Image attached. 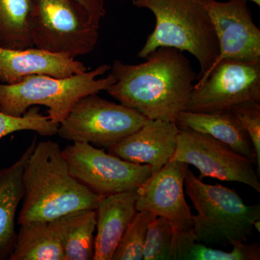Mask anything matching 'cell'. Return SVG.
Listing matches in <instances>:
<instances>
[{
    "instance_id": "cell-24",
    "label": "cell",
    "mask_w": 260,
    "mask_h": 260,
    "mask_svg": "<svg viewBox=\"0 0 260 260\" xmlns=\"http://www.w3.org/2000/svg\"><path fill=\"white\" fill-rule=\"evenodd\" d=\"M172 238L170 223L162 217L155 216L149 223L143 260H169Z\"/></svg>"
},
{
    "instance_id": "cell-8",
    "label": "cell",
    "mask_w": 260,
    "mask_h": 260,
    "mask_svg": "<svg viewBox=\"0 0 260 260\" xmlns=\"http://www.w3.org/2000/svg\"><path fill=\"white\" fill-rule=\"evenodd\" d=\"M61 153L71 175L100 196L136 191L153 173L148 164L126 161L87 143L75 142Z\"/></svg>"
},
{
    "instance_id": "cell-1",
    "label": "cell",
    "mask_w": 260,
    "mask_h": 260,
    "mask_svg": "<svg viewBox=\"0 0 260 260\" xmlns=\"http://www.w3.org/2000/svg\"><path fill=\"white\" fill-rule=\"evenodd\" d=\"M145 59L138 64L114 61L110 74L116 81L107 91L149 119L176 123L186 110L198 75L182 51L174 48L159 47Z\"/></svg>"
},
{
    "instance_id": "cell-19",
    "label": "cell",
    "mask_w": 260,
    "mask_h": 260,
    "mask_svg": "<svg viewBox=\"0 0 260 260\" xmlns=\"http://www.w3.org/2000/svg\"><path fill=\"white\" fill-rule=\"evenodd\" d=\"M231 251L208 247L197 240L192 229H173L172 248L169 260H259L260 248L257 243H238Z\"/></svg>"
},
{
    "instance_id": "cell-13",
    "label": "cell",
    "mask_w": 260,
    "mask_h": 260,
    "mask_svg": "<svg viewBox=\"0 0 260 260\" xmlns=\"http://www.w3.org/2000/svg\"><path fill=\"white\" fill-rule=\"evenodd\" d=\"M179 132L176 123L148 119L139 129L108 150L126 161L148 164L152 172H156L172 159Z\"/></svg>"
},
{
    "instance_id": "cell-25",
    "label": "cell",
    "mask_w": 260,
    "mask_h": 260,
    "mask_svg": "<svg viewBox=\"0 0 260 260\" xmlns=\"http://www.w3.org/2000/svg\"><path fill=\"white\" fill-rule=\"evenodd\" d=\"M247 133L256 155L258 175L260 173V102H246L231 109Z\"/></svg>"
},
{
    "instance_id": "cell-23",
    "label": "cell",
    "mask_w": 260,
    "mask_h": 260,
    "mask_svg": "<svg viewBox=\"0 0 260 260\" xmlns=\"http://www.w3.org/2000/svg\"><path fill=\"white\" fill-rule=\"evenodd\" d=\"M155 217L146 210L137 212L121 238L112 260H143L149 223Z\"/></svg>"
},
{
    "instance_id": "cell-22",
    "label": "cell",
    "mask_w": 260,
    "mask_h": 260,
    "mask_svg": "<svg viewBox=\"0 0 260 260\" xmlns=\"http://www.w3.org/2000/svg\"><path fill=\"white\" fill-rule=\"evenodd\" d=\"M58 126L49 116L42 115L40 108H29L23 116H14L0 112V139L15 132L34 131L43 137L57 134Z\"/></svg>"
},
{
    "instance_id": "cell-20",
    "label": "cell",
    "mask_w": 260,
    "mask_h": 260,
    "mask_svg": "<svg viewBox=\"0 0 260 260\" xmlns=\"http://www.w3.org/2000/svg\"><path fill=\"white\" fill-rule=\"evenodd\" d=\"M20 225L9 260H65L62 246L50 222Z\"/></svg>"
},
{
    "instance_id": "cell-26",
    "label": "cell",
    "mask_w": 260,
    "mask_h": 260,
    "mask_svg": "<svg viewBox=\"0 0 260 260\" xmlns=\"http://www.w3.org/2000/svg\"><path fill=\"white\" fill-rule=\"evenodd\" d=\"M88 12L93 23L99 28L106 15L105 0H75Z\"/></svg>"
},
{
    "instance_id": "cell-3",
    "label": "cell",
    "mask_w": 260,
    "mask_h": 260,
    "mask_svg": "<svg viewBox=\"0 0 260 260\" xmlns=\"http://www.w3.org/2000/svg\"><path fill=\"white\" fill-rule=\"evenodd\" d=\"M138 8H145L155 16V26L138 56L145 59L159 47L187 51L200 64L194 87L206 80L219 54L218 37L201 0H133Z\"/></svg>"
},
{
    "instance_id": "cell-10",
    "label": "cell",
    "mask_w": 260,
    "mask_h": 260,
    "mask_svg": "<svg viewBox=\"0 0 260 260\" xmlns=\"http://www.w3.org/2000/svg\"><path fill=\"white\" fill-rule=\"evenodd\" d=\"M253 102H260V62L225 59L214 67L204 83L194 87L186 111L228 112Z\"/></svg>"
},
{
    "instance_id": "cell-18",
    "label": "cell",
    "mask_w": 260,
    "mask_h": 260,
    "mask_svg": "<svg viewBox=\"0 0 260 260\" xmlns=\"http://www.w3.org/2000/svg\"><path fill=\"white\" fill-rule=\"evenodd\" d=\"M49 222L60 241L65 260L93 259L95 210H78Z\"/></svg>"
},
{
    "instance_id": "cell-12",
    "label": "cell",
    "mask_w": 260,
    "mask_h": 260,
    "mask_svg": "<svg viewBox=\"0 0 260 260\" xmlns=\"http://www.w3.org/2000/svg\"><path fill=\"white\" fill-rule=\"evenodd\" d=\"M189 166L170 160L137 189L138 211L146 210L170 223L174 230L192 229L193 215L185 199L184 179Z\"/></svg>"
},
{
    "instance_id": "cell-5",
    "label": "cell",
    "mask_w": 260,
    "mask_h": 260,
    "mask_svg": "<svg viewBox=\"0 0 260 260\" xmlns=\"http://www.w3.org/2000/svg\"><path fill=\"white\" fill-rule=\"evenodd\" d=\"M110 70L111 65L102 64L68 78L32 75L25 77L20 83H0V112L20 116L29 108L44 106L49 109L50 119L59 124L80 99L107 90L115 83L112 74L98 78Z\"/></svg>"
},
{
    "instance_id": "cell-15",
    "label": "cell",
    "mask_w": 260,
    "mask_h": 260,
    "mask_svg": "<svg viewBox=\"0 0 260 260\" xmlns=\"http://www.w3.org/2000/svg\"><path fill=\"white\" fill-rule=\"evenodd\" d=\"M138 192L103 197L98 205L93 260H112L121 238L136 215Z\"/></svg>"
},
{
    "instance_id": "cell-27",
    "label": "cell",
    "mask_w": 260,
    "mask_h": 260,
    "mask_svg": "<svg viewBox=\"0 0 260 260\" xmlns=\"http://www.w3.org/2000/svg\"><path fill=\"white\" fill-rule=\"evenodd\" d=\"M246 1L253 2V3H255V4L258 5V6H260V0H246Z\"/></svg>"
},
{
    "instance_id": "cell-21",
    "label": "cell",
    "mask_w": 260,
    "mask_h": 260,
    "mask_svg": "<svg viewBox=\"0 0 260 260\" xmlns=\"http://www.w3.org/2000/svg\"><path fill=\"white\" fill-rule=\"evenodd\" d=\"M35 0H0V47H34L29 23Z\"/></svg>"
},
{
    "instance_id": "cell-4",
    "label": "cell",
    "mask_w": 260,
    "mask_h": 260,
    "mask_svg": "<svg viewBox=\"0 0 260 260\" xmlns=\"http://www.w3.org/2000/svg\"><path fill=\"white\" fill-rule=\"evenodd\" d=\"M184 191L198 214L192 216V230L198 242L205 244L234 245L247 242L260 220L259 204L247 205L239 194L220 184H205L189 167Z\"/></svg>"
},
{
    "instance_id": "cell-14",
    "label": "cell",
    "mask_w": 260,
    "mask_h": 260,
    "mask_svg": "<svg viewBox=\"0 0 260 260\" xmlns=\"http://www.w3.org/2000/svg\"><path fill=\"white\" fill-rule=\"evenodd\" d=\"M87 71L81 61L35 47L24 49L0 47V83H20L25 77L45 75L68 78Z\"/></svg>"
},
{
    "instance_id": "cell-9",
    "label": "cell",
    "mask_w": 260,
    "mask_h": 260,
    "mask_svg": "<svg viewBox=\"0 0 260 260\" xmlns=\"http://www.w3.org/2000/svg\"><path fill=\"white\" fill-rule=\"evenodd\" d=\"M171 160L194 166L201 180L209 177L242 183L260 192L259 175L254 169L255 162L209 135L179 129Z\"/></svg>"
},
{
    "instance_id": "cell-11",
    "label": "cell",
    "mask_w": 260,
    "mask_h": 260,
    "mask_svg": "<svg viewBox=\"0 0 260 260\" xmlns=\"http://www.w3.org/2000/svg\"><path fill=\"white\" fill-rule=\"evenodd\" d=\"M201 2L213 22L219 46L218 58L208 76L223 59L260 62V30L253 20L247 1Z\"/></svg>"
},
{
    "instance_id": "cell-7",
    "label": "cell",
    "mask_w": 260,
    "mask_h": 260,
    "mask_svg": "<svg viewBox=\"0 0 260 260\" xmlns=\"http://www.w3.org/2000/svg\"><path fill=\"white\" fill-rule=\"evenodd\" d=\"M98 93L80 99L58 126L57 134L73 143L109 149L140 129L148 118Z\"/></svg>"
},
{
    "instance_id": "cell-6",
    "label": "cell",
    "mask_w": 260,
    "mask_h": 260,
    "mask_svg": "<svg viewBox=\"0 0 260 260\" xmlns=\"http://www.w3.org/2000/svg\"><path fill=\"white\" fill-rule=\"evenodd\" d=\"M99 29L75 0H35L29 30L34 46L75 59L95 49Z\"/></svg>"
},
{
    "instance_id": "cell-17",
    "label": "cell",
    "mask_w": 260,
    "mask_h": 260,
    "mask_svg": "<svg viewBox=\"0 0 260 260\" xmlns=\"http://www.w3.org/2000/svg\"><path fill=\"white\" fill-rule=\"evenodd\" d=\"M176 124L181 129H190L209 135L252 160L256 165L252 143L245 129L230 111L203 113L185 110L179 114Z\"/></svg>"
},
{
    "instance_id": "cell-16",
    "label": "cell",
    "mask_w": 260,
    "mask_h": 260,
    "mask_svg": "<svg viewBox=\"0 0 260 260\" xmlns=\"http://www.w3.org/2000/svg\"><path fill=\"white\" fill-rule=\"evenodd\" d=\"M37 143L35 138L16 162L0 170V260H9L14 249L15 217L24 195V167Z\"/></svg>"
},
{
    "instance_id": "cell-2",
    "label": "cell",
    "mask_w": 260,
    "mask_h": 260,
    "mask_svg": "<svg viewBox=\"0 0 260 260\" xmlns=\"http://www.w3.org/2000/svg\"><path fill=\"white\" fill-rule=\"evenodd\" d=\"M24 195L18 223L47 222L80 210H95L103 196L70 173L59 144L37 143L24 167Z\"/></svg>"
}]
</instances>
